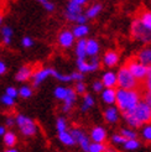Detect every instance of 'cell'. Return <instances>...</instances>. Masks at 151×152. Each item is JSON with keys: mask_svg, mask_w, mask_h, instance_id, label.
Listing matches in <instances>:
<instances>
[{"mask_svg": "<svg viewBox=\"0 0 151 152\" xmlns=\"http://www.w3.org/2000/svg\"><path fill=\"white\" fill-rule=\"evenodd\" d=\"M123 115L128 125L133 129H138L151 121V106L140 100L135 108L123 113Z\"/></svg>", "mask_w": 151, "mask_h": 152, "instance_id": "1", "label": "cell"}, {"mask_svg": "<svg viewBox=\"0 0 151 152\" xmlns=\"http://www.w3.org/2000/svg\"><path fill=\"white\" fill-rule=\"evenodd\" d=\"M141 100V95L136 89H117L115 104L119 111H129L135 108Z\"/></svg>", "mask_w": 151, "mask_h": 152, "instance_id": "2", "label": "cell"}, {"mask_svg": "<svg viewBox=\"0 0 151 152\" xmlns=\"http://www.w3.org/2000/svg\"><path fill=\"white\" fill-rule=\"evenodd\" d=\"M117 86L122 89H136L139 80L131 74L126 66L122 67L117 73Z\"/></svg>", "mask_w": 151, "mask_h": 152, "instance_id": "3", "label": "cell"}, {"mask_svg": "<svg viewBox=\"0 0 151 152\" xmlns=\"http://www.w3.org/2000/svg\"><path fill=\"white\" fill-rule=\"evenodd\" d=\"M15 124L18 125L20 132L26 136V137H30V136H34L37 132V125L36 123L26 115H22V114H19V115L15 118Z\"/></svg>", "mask_w": 151, "mask_h": 152, "instance_id": "4", "label": "cell"}, {"mask_svg": "<svg viewBox=\"0 0 151 152\" xmlns=\"http://www.w3.org/2000/svg\"><path fill=\"white\" fill-rule=\"evenodd\" d=\"M131 36L136 41L144 42V43H150L151 42V31L141 24L139 19L134 20L131 24Z\"/></svg>", "mask_w": 151, "mask_h": 152, "instance_id": "5", "label": "cell"}, {"mask_svg": "<svg viewBox=\"0 0 151 152\" xmlns=\"http://www.w3.org/2000/svg\"><path fill=\"white\" fill-rule=\"evenodd\" d=\"M126 67L129 68V71L131 72V74H133L138 80H142V79L146 78L147 68H149V67H146V66H144L142 63H140L136 58L128 61Z\"/></svg>", "mask_w": 151, "mask_h": 152, "instance_id": "6", "label": "cell"}, {"mask_svg": "<svg viewBox=\"0 0 151 152\" xmlns=\"http://www.w3.org/2000/svg\"><path fill=\"white\" fill-rule=\"evenodd\" d=\"M99 61H98L97 57H92V59L89 61H86L84 59H81L78 58L77 59V67H78V71L81 73H89V72H94L99 68Z\"/></svg>", "mask_w": 151, "mask_h": 152, "instance_id": "7", "label": "cell"}, {"mask_svg": "<svg viewBox=\"0 0 151 152\" xmlns=\"http://www.w3.org/2000/svg\"><path fill=\"white\" fill-rule=\"evenodd\" d=\"M70 132L72 134L76 143H78V145L81 146V148L84 151V152H87L88 151V147H89V143H90V140H89L88 136L86 135V132L83 131V130H81V129H77V127L72 129Z\"/></svg>", "mask_w": 151, "mask_h": 152, "instance_id": "8", "label": "cell"}, {"mask_svg": "<svg viewBox=\"0 0 151 152\" xmlns=\"http://www.w3.org/2000/svg\"><path fill=\"white\" fill-rule=\"evenodd\" d=\"M52 71H54V68H41V69L32 73V75H31L32 86L36 88V87H39L41 83H43L48 77H52Z\"/></svg>", "mask_w": 151, "mask_h": 152, "instance_id": "9", "label": "cell"}, {"mask_svg": "<svg viewBox=\"0 0 151 152\" xmlns=\"http://www.w3.org/2000/svg\"><path fill=\"white\" fill-rule=\"evenodd\" d=\"M81 14H82V5L71 0L68 3V5H67V9H66V18L70 21L76 22V20H77V18Z\"/></svg>", "mask_w": 151, "mask_h": 152, "instance_id": "10", "label": "cell"}, {"mask_svg": "<svg viewBox=\"0 0 151 152\" xmlns=\"http://www.w3.org/2000/svg\"><path fill=\"white\" fill-rule=\"evenodd\" d=\"M74 39L76 37L73 36L72 31H70V30H63L58 36V45L63 48H70L73 46Z\"/></svg>", "mask_w": 151, "mask_h": 152, "instance_id": "11", "label": "cell"}, {"mask_svg": "<svg viewBox=\"0 0 151 152\" xmlns=\"http://www.w3.org/2000/svg\"><path fill=\"white\" fill-rule=\"evenodd\" d=\"M90 139L93 142H103L107 140V130L102 126H95L90 131Z\"/></svg>", "mask_w": 151, "mask_h": 152, "instance_id": "12", "label": "cell"}, {"mask_svg": "<svg viewBox=\"0 0 151 152\" xmlns=\"http://www.w3.org/2000/svg\"><path fill=\"white\" fill-rule=\"evenodd\" d=\"M119 62V55L117 51H108L105 52V55L103 57V63L105 67H109V68H113L115 67Z\"/></svg>", "mask_w": 151, "mask_h": 152, "instance_id": "13", "label": "cell"}, {"mask_svg": "<svg viewBox=\"0 0 151 152\" xmlns=\"http://www.w3.org/2000/svg\"><path fill=\"white\" fill-rule=\"evenodd\" d=\"M32 73H34L32 68L30 66H22L19 68V71L16 72V74H15V79L18 82H26L31 78Z\"/></svg>", "mask_w": 151, "mask_h": 152, "instance_id": "14", "label": "cell"}, {"mask_svg": "<svg viewBox=\"0 0 151 152\" xmlns=\"http://www.w3.org/2000/svg\"><path fill=\"white\" fill-rule=\"evenodd\" d=\"M115 98H117L115 88H105L102 90V100L105 104H108V105L115 104Z\"/></svg>", "mask_w": 151, "mask_h": 152, "instance_id": "15", "label": "cell"}, {"mask_svg": "<svg viewBox=\"0 0 151 152\" xmlns=\"http://www.w3.org/2000/svg\"><path fill=\"white\" fill-rule=\"evenodd\" d=\"M102 83L104 88H115L117 87V73L111 71L105 72L102 77Z\"/></svg>", "mask_w": 151, "mask_h": 152, "instance_id": "16", "label": "cell"}, {"mask_svg": "<svg viewBox=\"0 0 151 152\" xmlns=\"http://www.w3.org/2000/svg\"><path fill=\"white\" fill-rule=\"evenodd\" d=\"M99 43H98L97 40H87L86 41V55L89 57H97V55L99 53Z\"/></svg>", "mask_w": 151, "mask_h": 152, "instance_id": "17", "label": "cell"}, {"mask_svg": "<svg viewBox=\"0 0 151 152\" xmlns=\"http://www.w3.org/2000/svg\"><path fill=\"white\" fill-rule=\"evenodd\" d=\"M136 59L139 61L140 63H142L146 67L151 66V47H144L141 48L138 53Z\"/></svg>", "mask_w": 151, "mask_h": 152, "instance_id": "18", "label": "cell"}, {"mask_svg": "<svg viewBox=\"0 0 151 152\" xmlns=\"http://www.w3.org/2000/svg\"><path fill=\"white\" fill-rule=\"evenodd\" d=\"M104 118H105V120H107L109 124H114V123H117V121L119 120V109L117 108V106L110 105L109 108L105 110V113H104Z\"/></svg>", "mask_w": 151, "mask_h": 152, "instance_id": "19", "label": "cell"}, {"mask_svg": "<svg viewBox=\"0 0 151 152\" xmlns=\"http://www.w3.org/2000/svg\"><path fill=\"white\" fill-rule=\"evenodd\" d=\"M89 32V27L86 24H78L77 26H74L72 30V34L76 39H84Z\"/></svg>", "mask_w": 151, "mask_h": 152, "instance_id": "20", "label": "cell"}, {"mask_svg": "<svg viewBox=\"0 0 151 152\" xmlns=\"http://www.w3.org/2000/svg\"><path fill=\"white\" fill-rule=\"evenodd\" d=\"M0 35H1V40L5 45H10L12 36H14V31L10 26H1L0 28Z\"/></svg>", "mask_w": 151, "mask_h": 152, "instance_id": "21", "label": "cell"}, {"mask_svg": "<svg viewBox=\"0 0 151 152\" xmlns=\"http://www.w3.org/2000/svg\"><path fill=\"white\" fill-rule=\"evenodd\" d=\"M3 141H4V145L6 147H14L18 142V136L12 131H6L3 135Z\"/></svg>", "mask_w": 151, "mask_h": 152, "instance_id": "22", "label": "cell"}, {"mask_svg": "<svg viewBox=\"0 0 151 152\" xmlns=\"http://www.w3.org/2000/svg\"><path fill=\"white\" fill-rule=\"evenodd\" d=\"M58 140L61 141L63 145H66V146H73L74 143H76L72 134L70 131H67V130L66 131H62V132H58Z\"/></svg>", "mask_w": 151, "mask_h": 152, "instance_id": "23", "label": "cell"}, {"mask_svg": "<svg viewBox=\"0 0 151 152\" xmlns=\"http://www.w3.org/2000/svg\"><path fill=\"white\" fill-rule=\"evenodd\" d=\"M71 90H72V88H66V87H57L56 89H55V92H54V95H55V98L56 99H58V100H65L67 96H68V94L71 93Z\"/></svg>", "mask_w": 151, "mask_h": 152, "instance_id": "24", "label": "cell"}, {"mask_svg": "<svg viewBox=\"0 0 151 152\" xmlns=\"http://www.w3.org/2000/svg\"><path fill=\"white\" fill-rule=\"evenodd\" d=\"M86 41L84 39H79V41L76 45V55H77V58L84 59L87 57L86 55Z\"/></svg>", "mask_w": 151, "mask_h": 152, "instance_id": "25", "label": "cell"}, {"mask_svg": "<svg viewBox=\"0 0 151 152\" xmlns=\"http://www.w3.org/2000/svg\"><path fill=\"white\" fill-rule=\"evenodd\" d=\"M100 11H102V5L100 4H93L92 6H89L87 9L84 15L87 16V19H94L100 14Z\"/></svg>", "mask_w": 151, "mask_h": 152, "instance_id": "26", "label": "cell"}, {"mask_svg": "<svg viewBox=\"0 0 151 152\" xmlns=\"http://www.w3.org/2000/svg\"><path fill=\"white\" fill-rule=\"evenodd\" d=\"M93 105H94V98L90 95V94H84V98H83V103L81 105V110L83 113L88 111Z\"/></svg>", "mask_w": 151, "mask_h": 152, "instance_id": "27", "label": "cell"}, {"mask_svg": "<svg viewBox=\"0 0 151 152\" xmlns=\"http://www.w3.org/2000/svg\"><path fill=\"white\" fill-rule=\"evenodd\" d=\"M139 21L149 30V31H151V11H144L142 12L140 15V18H139Z\"/></svg>", "mask_w": 151, "mask_h": 152, "instance_id": "28", "label": "cell"}, {"mask_svg": "<svg viewBox=\"0 0 151 152\" xmlns=\"http://www.w3.org/2000/svg\"><path fill=\"white\" fill-rule=\"evenodd\" d=\"M120 134H122L125 140H130V139H138V134L134 130L133 127H124L120 130Z\"/></svg>", "mask_w": 151, "mask_h": 152, "instance_id": "29", "label": "cell"}, {"mask_svg": "<svg viewBox=\"0 0 151 152\" xmlns=\"http://www.w3.org/2000/svg\"><path fill=\"white\" fill-rule=\"evenodd\" d=\"M123 146H124V148L128 150V151H135L136 148H139L140 142L138 141V139H130V140H126V141L123 143Z\"/></svg>", "mask_w": 151, "mask_h": 152, "instance_id": "30", "label": "cell"}, {"mask_svg": "<svg viewBox=\"0 0 151 152\" xmlns=\"http://www.w3.org/2000/svg\"><path fill=\"white\" fill-rule=\"evenodd\" d=\"M19 90V95L21 96V98H24V99H29L30 96L32 95V88L30 87V86H22L21 88H19L18 89Z\"/></svg>", "mask_w": 151, "mask_h": 152, "instance_id": "31", "label": "cell"}, {"mask_svg": "<svg viewBox=\"0 0 151 152\" xmlns=\"http://www.w3.org/2000/svg\"><path fill=\"white\" fill-rule=\"evenodd\" d=\"M105 145L103 142H90L87 152H104Z\"/></svg>", "mask_w": 151, "mask_h": 152, "instance_id": "32", "label": "cell"}, {"mask_svg": "<svg viewBox=\"0 0 151 152\" xmlns=\"http://www.w3.org/2000/svg\"><path fill=\"white\" fill-rule=\"evenodd\" d=\"M37 3H40L42 6H43V9L45 10H47L48 12H52L55 10V4L50 1V0H36Z\"/></svg>", "mask_w": 151, "mask_h": 152, "instance_id": "33", "label": "cell"}, {"mask_svg": "<svg viewBox=\"0 0 151 152\" xmlns=\"http://www.w3.org/2000/svg\"><path fill=\"white\" fill-rule=\"evenodd\" d=\"M56 129L58 132H62L67 130V121L65 118H58L56 121Z\"/></svg>", "mask_w": 151, "mask_h": 152, "instance_id": "34", "label": "cell"}, {"mask_svg": "<svg viewBox=\"0 0 151 152\" xmlns=\"http://www.w3.org/2000/svg\"><path fill=\"white\" fill-rule=\"evenodd\" d=\"M0 102H1L3 105L7 106V108H9V106H12V105L15 104V99H14V98L6 95V94H4V95L0 96Z\"/></svg>", "mask_w": 151, "mask_h": 152, "instance_id": "35", "label": "cell"}, {"mask_svg": "<svg viewBox=\"0 0 151 152\" xmlns=\"http://www.w3.org/2000/svg\"><path fill=\"white\" fill-rule=\"evenodd\" d=\"M141 136L145 141H151V125H146L142 127V131H141Z\"/></svg>", "mask_w": 151, "mask_h": 152, "instance_id": "36", "label": "cell"}, {"mask_svg": "<svg viewBox=\"0 0 151 152\" xmlns=\"http://www.w3.org/2000/svg\"><path fill=\"white\" fill-rule=\"evenodd\" d=\"M74 92H76V94H81V95H83V94L86 93V84L83 83V80H82V82H77V83H76Z\"/></svg>", "mask_w": 151, "mask_h": 152, "instance_id": "37", "label": "cell"}, {"mask_svg": "<svg viewBox=\"0 0 151 152\" xmlns=\"http://www.w3.org/2000/svg\"><path fill=\"white\" fill-rule=\"evenodd\" d=\"M5 94L11 96V98H14V99H16V98L19 96V90L15 87H7L5 89Z\"/></svg>", "mask_w": 151, "mask_h": 152, "instance_id": "38", "label": "cell"}, {"mask_svg": "<svg viewBox=\"0 0 151 152\" xmlns=\"http://www.w3.org/2000/svg\"><path fill=\"white\" fill-rule=\"evenodd\" d=\"M34 40L31 39V37H29V36H25L24 39L21 40V45H22V47H25V48H30V47H32L34 46Z\"/></svg>", "mask_w": 151, "mask_h": 152, "instance_id": "39", "label": "cell"}, {"mask_svg": "<svg viewBox=\"0 0 151 152\" xmlns=\"http://www.w3.org/2000/svg\"><path fill=\"white\" fill-rule=\"evenodd\" d=\"M111 141L117 143V145H123V143L126 141L125 137L122 135V134H115V135H113V137H111Z\"/></svg>", "mask_w": 151, "mask_h": 152, "instance_id": "40", "label": "cell"}, {"mask_svg": "<svg viewBox=\"0 0 151 152\" xmlns=\"http://www.w3.org/2000/svg\"><path fill=\"white\" fill-rule=\"evenodd\" d=\"M145 87L147 90H151V66L147 68V74L145 78Z\"/></svg>", "mask_w": 151, "mask_h": 152, "instance_id": "41", "label": "cell"}, {"mask_svg": "<svg viewBox=\"0 0 151 152\" xmlns=\"http://www.w3.org/2000/svg\"><path fill=\"white\" fill-rule=\"evenodd\" d=\"M71 75H72V80L73 82H82L83 79H84V75H83V73H81L79 71L71 73Z\"/></svg>", "mask_w": 151, "mask_h": 152, "instance_id": "42", "label": "cell"}, {"mask_svg": "<svg viewBox=\"0 0 151 152\" xmlns=\"http://www.w3.org/2000/svg\"><path fill=\"white\" fill-rule=\"evenodd\" d=\"M103 88H104V86H103L102 80H100V82H94V83H93V90H94V92H102Z\"/></svg>", "mask_w": 151, "mask_h": 152, "instance_id": "43", "label": "cell"}, {"mask_svg": "<svg viewBox=\"0 0 151 152\" xmlns=\"http://www.w3.org/2000/svg\"><path fill=\"white\" fill-rule=\"evenodd\" d=\"M5 125L9 126V127H12L15 125V118H11V116H7L5 119Z\"/></svg>", "mask_w": 151, "mask_h": 152, "instance_id": "44", "label": "cell"}, {"mask_svg": "<svg viewBox=\"0 0 151 152\" xmlns=\"http://www.w3.org/2000/svg\"><path fill=\"white\" fill-rule=\"evenodd\" d=\"M76 22H77V24H86V22H87V16H86V15L82 12V14L79 15V16L77 18V20H76Z\"/></svg>", "mask_w": 151, "mask_h": 152, "instance_id": "45", "label": "cell"}, {"mask_svg": "<svg viewBox=\"0 0 151 152\" xmlns=\"http://www.w3.org/2000/svg\"><path fill=\"white\" fill-rule=\"evenodd\" d=\"M144 102L151 106V90H147V93L144 96Z\"/></svg>", "mask_w": 151, "mask_h": 152, "instance_id": "46", "label": "cell"}, {"mask_svg": "<svg viewBox=\"0 0 151 152\" xmlns=\"http://www.w3.org/2000/svg\"><path fill=\"white\" fill-rule=\"evenodd\" d=\"M5 72H6V64L3 61H0V75H3Z\"/></svg>", "mask_w": 151, "mask_h": 152, "instance_id": "47", "label": "cell"}, {"mask_svg": "<svg viewBox=\"0 0 151 152\" xmlns=\"http://www.w3.org/2000/svg\"><path fill=\"white\" fill-rule=\"evenodd\" d=\"M72 1H74V3H77V4H79V5H84L88 0H72Z\"/></svg>", "mask_w": 151, "mask_h": 152, "instance_id": "48", "label": "cell"}, {"mask_svg": "<svg viewBox=\"0 0 151 152\" xmlns=\"http://www.w3.org/2000/svg\"><path fill=\"white\" fill-rule=\"evenodd\" d=\"M5 132H6V127L3 126V125H0V136H3Z\"/></svg>", "mask_w": 151, "mask_h": 152, "instance_id": "49", "label": "cell"}, {"mask_svg": "<svg viewBox=\"0 0 151 152\" xmlns=\"http://www.w3.org/2000/svg\"><path fill=\"white\" fill-rule=\"evenodd\" d=\"M104 152H118L115 148H113V147H105Z\"/></svg>", "mask_w": 151, "mask_h": 152, "instance_id": "50", "label": "cell"}, {"mask_svg": "<svg viewBox=\"0 0 151 152\" xmlns=\"http://www.w3.org/2000/svg\"><path fill=\"white\" fill-rule=\"evenodd\" d=\"M4 152H19V151L16 148H14V147H7V150L4 151Z\"/></svg>", "mask_w": 151, "mask_h": 152, "instance_id": "51", "label": "cell"}, {"mask_svg": "<svg viewBox=\"0 0 151 152\" xmlns=\"http://www.w3.org/2000/svg\"><path fill=\"white\" fill-rule=\"evenodd\" d=\"M1 26H3V18L0 16V28H1Z\"/></svg>", "mask_w": 151, "mask_h": 152, "instance_id": "52", "label": "cell"}]
</instances>
